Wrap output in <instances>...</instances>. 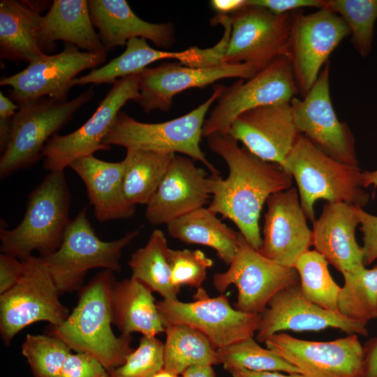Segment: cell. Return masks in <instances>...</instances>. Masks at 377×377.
<instances>
[{"mask_svg":"<svg viewBox=\"0 0 377 377\" xmlns=\"http://www.w3.org/2000/svg\"><path fill=\"white\" fill-rule=\"evenodd\" d=\"M195 161L175 154L152 198L145 217L151 225H168L172 221L203 207L212 195L207 172Z\"/></svg>","mask_w":377,"mask_h":377,"instance_id":"22","label":"cell"},{"mask_svg":"<svg viewBox=\"0 0 377 377\" xmlns=\"http://www.w3.org/2000/svg\"><path fill=\"white\" fill-rule=\"evenodd\" d=\"M140 73L117 80L94 113L77 129L53 135L42 151L44 168L49 172L64 171L80 158L110 149L104 140L121 108L127 101L138 98Z\"/></svg>","mask_w":377,"mask_h":377,"instance_id":"13","label":"cell"},{"mask_svg":"<svg viewBox=\"0 0 377 377\" xmlns=\"http://www.w3.org/2000/svg\"><path fill=\"white\" fill-rule=\"evenodd\" d=\"M209 149L228 168L226 179L209 178L212 200L209 209L232 221L246 240L257 251L263 242L259 219L268 198L292 186L293 177L280 165L265 161L228 134L207 138Z\"/></svg>","mask_w":377,"mask_h":377,"instance_id":"1","label":"cell"},{"mask_svg":"<svg viewBox=\"0 0 377 377\" xmlns=\"http://www.w3.org/2000/svg\"><path fill=\"white\" fill-rule=\"evenodd\" d=\"M112 311V324L122 335L138 332L152 337L165 332L153 292L131 276L115 282Z\"/></svg>","mask_w":377,"mask_h":377,"instance_id":"29","label":"cell"},{"mask_svg":"<svg viewBox=\"0 0 377 377\" xmlns=\"http://www.w3.org/2000/svg\"><path fill=\"white\" fill-rule=\"evenodd\" d=\"M152 377H182V376L174 374L163 368L161 370H160L158 372L154 374Z\"/></svg>","mask_w":377,"mask_h":377,"instance_id":"51","label":"cell"},{"mask_svg":"<svg viewBox=\"0 0 377 377\" xmlns=\"http://www.w3.org/2000/svg\"><path fill=\"white\" fill-rule=\"evenodd\" d=\"M219 363L228 372L246 369L252 371H279L300 374L292 364L269 348H263L251 337L217 349Z\"/></svg>","mask_w":377,"mask_h":377,"instance_id":"36","label":"cell"},{"mask_svg":"<svg viewBox=\"0 0 377 377\" xmlns=\"http://www.w3.org/2000/svg\"><path fill=\"white\" fill-rule=\"evenodd\" d=\"M24 270V262L13 256L0 255V295L12 288L21 279Z\"/></svg>","mask_w":377,"mask_h":377,"instance_id":"44","label":"cell"},{"mask_svg":"<svg viewBox=\"0 0 377 377\" xmlns=\"http://www.w3.org/2000/svg\"><path fill=\"white\" fill-rule=\"evenodd\" d=\"M264 343L304 377H365L364 346L357 334L315 341L280 332Z\"/></svg>","mask_w":377,"mask_h":377,"instance_id":"17","label":"cell"},{"mask_svg":"<svg viewBox=\"0 0 377 377\" xmlns=\"http://www.w3.org/2000/svg\"><path fill=\"white\" fill-rule=\"evenodd\" d=\"M263 237L259 252L286 267H294L312 246V230L306 223L295 188L271 195L267 200Z\"/></svg>","mask_w":377,"mask_h":377,"instance_id":"21","label":"cell"},{"mask_svg":"<svg viewBox=\"0 0 377 377\" xmlns=\"http://www.w3.org/2000/svg\"><path fill=\"white\" fill-rule=\"evenodd\" d=\"M175 154L126 149L124 190L133 205H147L165 175Z\"/></svg>","mask_w":377,"mask_h":377,"instance_id":"33","label":"cell"},{"mask_svg":"<svg viewBox=\"0 0 377 377\" xmlns=\"http://www.w3.org/2000/svg\"><path fill=\"white\" fill-rule=\"evenodd\" d=\"M312 246L342 274L364 267L363 251L355 239L360 225L355 205L327 202L313 223Z\"/></svg>","mask_w":377,"mask_h":377,"instance_id":"24","label":"cell"},{"mask_svg":"<svg viewBox=\"0 0 377 377\" xmlns=\"http://www.w3.org/2000/svg\"><path fill=\"white\" fill-rule=\"evenodd\" d=\"M193 299L188 302L178 299L156 301L164 327L171 324L191 326L205 334L216 349L256 334L260 315L236 309L225 294L212 297L200 287Z\"/></svg>","mask_w":377,"mask_h":377,"instance_id":"10","label":"cell"},{"mask_svg":"<svg viewBox=\"0 0 377 377\" xmlns=\"http://www.w3.org/2000/svg\"><path fill=\"white\" fill-rule=\"evenodd\" d=\"M57 40L73 44L85 52L106 51L94 30L88 1H52L47 14L42 17L38 41L45 53L55 49Z\"/></svg>","mask_w":377,"mask_h":377,"instance_id":"28","label":"cell"},{"mask_svg":"<svg viewBox=\"0 0 377 377\" xmlns=\"http://www.w3.org/2000/svg\"><path fill=\"white\" fill-rule=\"evenodd\" d=\"M71 168L82 180L96 219L100 222L128 219L135 205L127 199L124 190L125 163L108 162L94 155L80 158Z\"/></svg>","mask_w":377,"mask_h":377,"instance_id":"26","label":"cell"},{"mask_svg":"<svg viewBox=\"0 0 377 377\" xmlns=\"http://www.w3.org/2000/svg\"><path fill=\"white\" fill-rule=\"evenodd\" d=\"M355 212L363 234L362 248L366 267L377 260V216L365 212L359 206H355Z\"/></svg>","mask_w":377,"mask_h":377,"instance_id":"42","label":"cell"},{"mask_svg":"<svg viewBox=\"0 0 377 377\" xmlns=\"http://www.w3.org/2000/svg\"><path fill=\"white\" fill-rule=\"evenodd\" d=\"M114 272L103 269L80 289L78 302L59 325L47 334L66 343L72 350L98 360L108 372L122 364L134 350L131 335L115 336L112 330Z\"/></svg>","mask_w":377,"mask_h":377,"instance_id":"2","label":"cell"},{"mask_svg":"<svg viewBox=\"0 0 377 377\" xmlns=\"http://www.w3.org/2000/svg\"><path fill=\"white\" fill-rule=\"evenodd\" d=\"M172 284L199 288L206 279L213 260L199 249H168Z\"/></svg>","mask_w":377,"mask_h":377,"instance_id":"40","label":"cell"},{"mask_svg":"<svg viewBox=\"0 0 377 377\" xmlns=\"http://www.w3.org/2000/svg\"><path fill=\"white\" fill-rule=\"evenodd\" d=\"M47 4L41 1L1 0V59L31 63L47 54L38 41L41 13Z\"/></svg>","mask_w":377,"mask_h":377,"instance_id":"27","label":"cell"},{"mask_svg":"<svg viewBox=\"0 0 377 377\" xmlns=\"http://www.w3.org/2000/svg\"><path fill=\"white\" fill-rule=\"evenodd\" d=\"M108 371L96 358L84 353H71L65 360L59 377H107Z\"/></svg>","mask_w":377,"mask_h":377,"instance_id":"41","label":"cell"},{"mask_svg":"<svg viewBox=\"0 0 377 377\" xmlns=\"http://www.w3.org/2000/svg\"><path fill=\"white\" fill-rule=\"evenodd\" d=\"M212 9L221 15L232 14L246 4V0H212Z\"/></svg>","mask_w":377,"mask_h":377,"instance_id":"46","label":"cell"},{"mask_svg":"<svg viewBox=\"0 0 377 377\" xmlns=\"http://www.w3.org/2000/svg\"><path fill=\"white\" fill-rule=\"evenodd\" d=\"M327 328L348 334L367 336V325L349 320L338 313L326 310L306 300L300 284L285 288L269 301L260 314L256 340L265 342L283 331H320Z\"/></svg>","mask_w":377,"mask_h":377,"instance_id":"19","label":"cell"},{"mask_svg":"<svg viewBox=\"0 0 377 377\" xmlns=\"http://www.w3.org/2000/svg\"><path fill=\"white\" fill-rule=\"evenodd\" d=\"M24 273L9 290L0 295V334L9 346L24 327L39 321L61 324L69 316L45 264L33 255L22 260Z\"/></svg>","mask_w":377,"mask_h":377,"instance_id":"8","label":"cell"},{"mask_svg":"<svg viewBox=\"0 0 377 377\" xmlns=\"http://www.w3.org/2000/svg\"><path fill=\"white\" fill-rule=\"evenodd\" d=\"M107 59V52L80 51L75 45L64 43L56 54H46L29 63L22 71L2 77L1 86H8L10 98L15 103L41 97L66 101L72 81L84 70L95 69Z\"/></svg>","mask_w":377,"mask_h":377,"instance_id":"15","label":"cell"},{"mask_svg":"<svg viewBox=\"0 0 377 377\" xmlns=\"http://www.w3.org/2000/svg\"><path fill=\"white\" fill-rule=\"evenodd\" d=\"M139 232L135 230L119 239L103 241L96 235L87 217V209H83L71 220L57 250L40 258L61 295L80 290L86 274L91 269L120 272L122 251Z\"/></svg>","mask_w":377,"mask_h":377,"instance_id":"6","label":"cell"},{"mask_svg":"<svg viewBox=\"0 0 377 377\" xmlns=\"http://www.w3.org/2000/svg\"><path fill=\"white\" fill-rule=\"evenodd\" d=\"M71 194L64 171L49 172L30 193L20 223L1 228V251L24 260L34 251L45 257L61 244L71 220Z\"/></svg>","mask_w":377,"mask_h":377,"instance_id":"3","label":"cell"},{"mask_svg":"<svg viewBox=\"0 0 377 377\" xmlns=\"http://www.w3.org/2000/svg\"><path fill=\"white\" fill-rule=\"evenodd\" d=\"M223 56V50L219 44L210 48L193 47L183 51L171 52L154 49L145 38H133L127 42L121 54L107 64L92 69L87 75L75 78L71 86L114 84L120 78L141 73L148 65L162 59H177L191 67H207L221 64Z\"/></svg>","mask_w":377,"mask_h":377,"instance_id":"23","label":"cell"},{"mask_svg":"<svg viewBox=\"0 0 377 377\" xmlns=\"http://www.w3.org/2000/svg\"><path fill=\"white\" fill-rule=\"evenodd\" d=\"M88 4L92 24L98 28L107 52L126 45L133 38L149 40L161 48H169L175 43L173 24L145 21L125 0H89Z\"/></svg>","mask_w":377,"mask_h":377,"instance_id":"25","label":"cell"},{"mask_svg":"<svg viewBox=\"0 0 377 377\" xmlns=\"http://www.w3.org/2000/svg\"><path fill=\"white\" fill-rule=\"evenodd\" d=\"M260 70L247 63L191 67L178 62L147 68L140 73V96L135 102L144 112L169 111L175 95L191 88L205 87L230 77L248 80Z\"/></svg>","mask_w":377,"mask_h":377,"instance_id":"18","label":"cell"},{"mask_svg":"<svg viewBox=\"0 0 377 377\" xmlns=\"http://www.w3.org/2000/svg\"><path fill=\"white\" fill-rule=\"evenodd\" d=\"M328 264L318 252L309 250L299 258L294 267L298 273L304 298L326 310L339 313L341 287L332 277Z\"/></svg>","mask_w":377,"mask_h":377,"instance_id":"35","label":"cell"},{"mask_svg":"<svg viewBox=\"0 0 377 377\" xmlns=\"http://www.w3.org/2000/svg\"><path fill=\"white\" fill-rule=\"evenodd\" d=\"M18 110V105L10 98L0 92V119H13Z\"/></svg>","mask_w":377,"mask_h":377,"instance_id":"48","label":"cell"},{"mask_svg":"<svg viewBox=\"0 0 377 377\" xmlns=\"http://www.w3.org/2000/svg\"><path fill=\"white\" fill-rule=\"evenodd\" d=\"M225 87L221 84L214 85L211 96L199 106L179 117L163 122H140L120 111L104 143L110 148L117 145L126 149L182 154L202 163L213 176H219V170L202 151L200 141L205 116Z\"/></svg>","mask_w":377,"mask_h":377,"instance_id":"5","label":"cell"},{"mask_svg":"<svg viewBox=\"0 0 377 377\" xmlns=\"http://www.w3.org/2000/svg\"><path fill=\"white\" fill-rule=\"evenodd\" d=\"M344 283L338 299L342 316L367 325L377 319V264L343 274Z\"/></svg>","mask_w":377,"mask_h":377,"instance_id":"34","label":"cell"},{"mask_svg":"<svg viewBox=\"0 0 377 377\" xmlns=\"http://www.w3.org/2000/svg\"><path fill=\"white\" fill-rule=\"evenodd\" d=\"M299 284L295 267H286L265 257L240 232L238 248L228 269L213 276V285L221 294L230 285L236 286V309L259 315L279 292Z\"/></svg>","mask_w":377,"mask_h":377,"instance_id":"9","label":"cell"},{"mask_svg":"<svg viewBox=\"0 0 377 377\" xmlns=\"http://www.w3.org/2000/svg\"><path fill=\"white\" fill-rule=\"evenodd\" d=\"M94 96L91 87L71 101L41 97L17 104L9 139L0 158L1 177L29 168L41 158L47 142Z\"/></svg>","mask_w":377,"mask_h":377,"instance_id":"7","label":"cell"},{"mask_svg":"<svg viewBox=\"0 0 377 377\" xmlns=\"http://www.w3.org/2000/svg\"><path fill=\"white\" fill-rule=\"evenodd\" d=\"M363 184L365 188L370 186L377 187V169L373 171H363Z\"/></svg>","mask_w":377,"mask_h":377,"instance_id":"50","label":"cell"},{"mask_svg":"<svg viewBox=\"0 0 377 377\" xmlns=\"http://www.w3.org/2000/svg\"><path fill=\"white\" fill-rule=\"evenodd\" d=\"M163 344L156 337L142 336L138 348L107 377H152L163 368Z\"/></svg>","mask_w":377,"mask_h":377,"instance_id":"39","label":"cell"},{"mask_svg":"<svg viewBox=\"0 0 377 377\" xmlns=\"http://www.w3.org/2000/svg\"><path fill=\"white\" fill-rule=\"evenodd\" d=\"M21 351L34 377H59L72 353L66 343L47 334H27Z\"/></svg>","mask_w":377,"mask_h":377,"instance_id":"38","label":"cell"},{"mask_svg":"<svg viewBox=\"0 0 377 377\" xmlns=\"http://www.w3.org/2000/svg\"><path fill=\"white\" fill-rule=\"evenodd\" d=\"M182 377H216L212 366L193 367L187 369Z\"/></svg>","mask_w":377,"mask_h":377,"instance_id":"49","label":"cell"},{"mask_svg":"<svg viewBox=\"0 0 377 377\" xmlns=\"http://www.w3.org/2000/svg\"><path fill=\"white\" fill-rule=\"evenodd\" d=\"M167 239L155 229L145 245L136 250L128 261L131 277L140 281L164 300H177L180 288L171 281Z\"/></svg>","mask_w":377,"mask_h":377,"instance_id":"32","label":"cell"},{"mask_svg":"<svg viewBox=\"0 0 377 377\" xmlns=\"http://www.w3.org/2000/svg\"><path fill=\"white\" fill-rule=\"evenodd\" d=\"M363 346L365 377H377V337L367 341Z\"/></svg>","mask_w":377,"mask_h":377,"instance_id":"45","label":"cell"},{"mask_svg":"<svg viewBox=\"0 0 377 377\" xmlns=\"http://www.w3.org/2000/svg\"><path fill=\"white\" fill-rule=\"evenodd\" d=\"M328 61L309 92L290 101L299 132L332 158L358 166L355 140L346 123L341 121L334 109L330 89Z\"/></svg>","mask_w":377,"mask_h":377,"instance_id":"16","label":"cell"},{"mask_svg":"<svg viewBox=\"0 0 377 377\" xmlns=\"http://www.w3.org/2000/svg\"><path fill=\"white\" fill-rule=\"evenodd\" d=\"M252 5L263 7L273 13L281 15L291 13L303 8L325 7V0H247Z\"/></svg>","mask_w":377,"mask_h":377,"instance_id":"43","label":"cell"},{"mask_svg":"<svg viewBox=\"0 0 377 377\" xmlns=\"http://www.w3.org/2000/svg\"><path fill=\"white\" fill-rule=\"evenodd\" d=\"M228 134L258 158L282 167L301 133L290 102H284L243 112L234 120Z\"/></svg>","mask_w":377,"mask_h":377,"instance_id":"20","label":"cell"},{"mask_svg":"<svg viewBox=\"0 0 377 377\" xmlns=\"http://www.w3.org/2000/svg\"><path fill=\"white\" fill-rule=\"evenodd\" d=\"M167 226L170 236L186 244L211 247L228 265L237 252L239 232L223 223L208 207L191 212Z\"/></svg>","mask_w":377,"mask_h":377,"instance_id":"30","label":"cell"},{"mask_svg":"<svg viewBox=\"0 0 377 377\" xmlns=\"http://www.w3.org/2000/svg\"><path fill=\"white\" fill-rule=\"evenodd\" d=\"M163 369L182 375L193 367L219 364L217 349L202 332L184 324L165 326Z\"/></svg>","mask_w":377,"mask_h":377,"instance_id":"31","label":"cell"},{"mask_svg":"<svg viewBox=\"0 0 377 377\" xmlns=\"http://www.w3.org/2000/svg\"><path fill=\"white\" fill-rule=\"evenodd\" d=\"M290 61L302 96H304L318 79L332 52L350 36L343 19L327 8L304 14L292 12Z\"/></svg>","mask_w":377,"mask_h":377,"instance_id":"14","label":"cell"},{"mask_svg":"<svg viewBox=\"0 0 377 377\" xmlns=\"http://www.w3.org/2000/svg\"><path fill=\"white\" fill-rule=\"evenodd\" d=\"M299 93L288 57L276 59L248 80L239 79L225 87L205 119L202 137L228 134L243 112L279 103L290 102Z\"/></svg>","mask_w":377,"mask_h":377,"instance_id":"12","label":"cell"},{"mask_svg":"<svg viewBox=\"0 0 377 377\" xmlns=\"http://www.w3.org/2000/svg\"><path fill=\"white\" fill-rule=\"evenodd\" d=\"M282 167L295 178L300 205L306 218L316 221L317 200L344 202L365 207L369 194L363 184V171L327 155L300 134Z\"/></svg>","mask_w":377,"mask_h":377,"instance_id":"4","label":"cell"},{"mask_svg":"<svg viewBox=\"0 0 377 377\" xmlns=\"http://www.w3.org/2000/svg\"><path fill=\"white\" fill-rule=\"evenodd\" d=\"M232 377H304L301 374H283L279 371H252L237 369L229 371Z\"/></svg>","mask_w":377,"mask_h":377,"instance_id":"47","label":"cell"},{"mask_svg":"<svg viewBox=\"0 0 377 377\" xmlns=\"http://www.w3.org/2000/svg\"><path fill=\"white\" fill-rule=\"evenodd\" d=\"M229 17L230 32L223 63H247L260 71L279 57H290L292 12L277 15L246 0Z\"/></svg>","mask_w":377,"mask_h":377,"instance_id":"11","label":"cell"},{"mask_svg":"<svg viewBox=\"0 0 377 377\" xmlns=\"http://www.w3.org/2000/svg\"><path fill=\"white\" fill-rule=\"evenodd\" d=\"M327 8L339 15L346 24L350 43L362 59L372 50L377 22V0H325Z\"/></svg>","mask_w":377,"mask_h":377,"instance_id":"37","label":"cell"}]
</instances>
